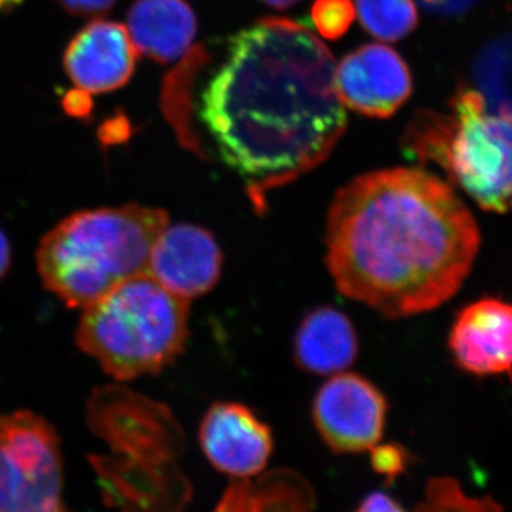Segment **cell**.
<instances>
[{"mask_svg": "<svg viewBox=\"0 0 512 512\" xmlns=\"http://www.w3.org/2000/svg\"><path fill=\"white\" fill-rule=\"evenodd\" d=\"M64 10L77 16H97L109 12L117 0H57Z\"/></svg>", "mask_w": 512, "mask_h": 512, "instance_id": "obj_19", "label": "cell"}, {"mask_svg": "<svg viewBox=\"0 0 512 512\" xmlns=\"http://www.w3.org/2000/svg\"><path fill=\"white\" fill-rule=\"evenodd\" d=\"M359 353V339L345 313L325 306L303 319L295 338L296 365L312 375L345 372Z\"/></svg>", "mask_w": 512, "mask_h": 512, "instance_id": "obj_14", "label": "cell"}, {"mask_svg": "<svg viewBox=\"0 0 512 512\" xmlns=\"http://www.w3.org/2000/svg\"><path fill=\"white\" fill-rule=\"evenodd\" d=\"M188 302L148 272L134 276L83 309L77 345L121 382L154 375L183 353Z\"/></svg>", "mask_w": 512, "mask_h": 512, "instance_id": "obj_4", "label": "cell"}, {"mask_svg": "<svg viewBox=\"0 0 512 512\" xmlns=\"http://www.w3.org/2000/svg\"><path fill=\"white\" fill-rule=\"evenodd\" d=\"M200 444L208 461L221 473L251 478L271 458V429L244 404H212L200 427Z\"/></svg>", "mask_w": 512, "mask_h": 512, "instance_id": "obj_9", "label": "cell"}, {"mask_svg": "<svg viewBox=\"0 0 512 512\" xmlns=\"http://www.w3.org/2000/svg\"><path fill=\"white\" fill-rule=\"evenodd\" d=\"M336 90L348 109L387 119L412 94V74L396 50L375 43L359 47L336 66Z\"/></svg>", "mask_w": 512, "mask_h": 512, "instance_id": "obj_8", "label": "cell"}, {"mask_svg": "<svg viewBox=\"0 0 512 512\" xmlns=\"http://www.w3.org/2000/svg\"><path fill=\"white\" fill-rule=\"evenodd\" d=\"M427 501L430 508H451V510H470V508H481L477 500H470L463 491L458 488L456 481L439 480L431 483L429 491H427Z\"/></svg>", "mask_w": 512, "mask_h": 512, "instance_id": "obj_17", "label": "cell"}, {"mask_svg": "<svg viewBox=\"0 0 512 512\" xmlns=\"http://www.w3.org/2000/svg\"><path fill=\"white\" fill-rule=\"evenodd\" d=\"M356 8L352 0H316L312 20L319 35L338 40L348 32L355 19Z\"/></svg>", "mask_w": 512, "mask_h": 512, "instance_id": "obj_16", "label": "cell"}, {"mask_svg": "<svg viewBox=\"0 0 512 512\" xmlns=\"http://www.w3.org/2000/svg\"><path fill=\"white\" fill-rule=\"evenodd\" d=\"M138 52L126 26L96 20L64 53V69L77 89L110 93L126 86L136 70Z\"/></svg>", "mask_w": 512, "mask_h": 512, "instance_id": "obj_12", "label": "cell"}, {"mask_svg": "<svg viewBox=\"0 0 512 512\" xmlns=\"http://www.w3.org/2000/svg\"><path fill=\"white\" fill-rule=\"evenodd\" d=\"M63 460L49 421L29 410L0 416V512L63 511Z\"/></svg>", "mask_w": 512, "mask_h": 512, "instance_id": "obj_6", "label": "cell"}, {"mask_svg": "<svg viewBox=\"0 0 512 512\" xmlns=\"http://www.w3.org/2000/svg\"><path fill=\"white\" fill-rule=\"evenodd\" d=\"M64 109H66L67 113L72 114V116H86L90 111L89 93L84 92V90H77L76 93L67 94L66 99H64Z\"/></svg>", "mask_w": 512, "mask_h": 512, "instance_id": "obj_21", "label": "cell"}, {"mask_svg": "<svg viewBox=\"0 0 512 512\" xmlns=\"http://www.w3.org/2000/svg\"><path fill=\"white\" fill-rule=\"evenodd\" d=\"M10 259H12V248H10L5 232L0 229V279L8 272Z\"/></svg>", "mask_w": 512, "mask_h": 512, "instance_id": "obj_22", "label": "cell"}, {"mask_svg": "<svg viewBox=\"0 0 512 512\" xmlns=\"http://www.w3.org/2000/svg\"><path fill=\"white\" fill-rule=\"evenodd\" d=\"M167 225V212L143 205L77 212L40 242V278L69 308L84 309L147 274L151 251Z\"/></svg>", "mask_w": 512, "mask_h": 512, "instance_id": "obj_3", "label": "cell"}, {"mask_svg": "<svg viewBox=\"0 0 512 512\" xmlns=\"http://www.w3.org/2000/svg\"><path fill=\"white\" fill-rule=\"evenodd\" d=\"M453 117L420 116L403 138L407 156L440 164L485 211L512 208V109L488 114L476 90H460Z\"/></svg>", "mask_w": 512, "mask_h": 512, "instance_id": "obj_5", "label": "cell"}, {"mask_svg": "<svg viewBox=\"0 0 512 512\" xmlns=\"http://www.w3.org/2000/svg\"><path fill=\"white\" fill-rule=\"evenodd\" d=\"M312 414L320 437L335 453H363L382 440L387 403L365 377L340 372L320 387Z\"/></svg>", "mask_w": 512, "mask_h": 512, "instance_id": "obj_7", "label": "cell"}, {"mask_svg": "<svg viewBox=\"0 0 512 512\" xmlns=\"http://www.w3.org/2000/svg\"><path fill=\"white\" fill-rule=\"evenodd\" d=\"M359 511H403V507L389 494L373 493L362 501Z\"/></svg>", "mask_w": 512, "mask_h": 512, "instance_id": "obj_20", "label": "cell"}, {"mask_svg": "<svg viewBox=\"0 0 512 512\" xmlns=\"http://www.w3.org/2000/svg\"><path fill=\"white\" fill-rule=\"evenodd\" d=\"M372 450L373 467L384 476L396 478L406 467L407 454L404 453L402 447L393 446V444H389V446L377 444Z\"/></svg>", "mask_w": 512, "mask_h": 512, "instance_id": "obj_18", "label": "cell"}, {"mask_svg": "<svg viewBox=\"0 0 512 512\" xmlns=\"http://www.w3.org/2000/svg\"><path fill=\"white\" fill-rule=\"evenodd\" d=\"M198 117L258 212L269 191L322 164L348 126L332 53L284 18L258 20L228 40Z\"/></svg>", "mask_w": 512, "mask_h": 512, "instance_id": "obj_1", "label": "cell"}, {"mask_svg": "<svg viewBox=\"0 0 512 512\" xmlns=\"http://www.w3.org/2000/svg\"><path fill=\"white\" fill-rule=\"evenodd\" d=\"M325 239L339 292L392 319L450 301L481 241L473 214L450 185L404 167L363 174L340 188Z\"/></svg>", "mask_w": 512, "mask_h": 512, "instance_id": "obj_2", "label": "cell"}, {"mask_svg": "<svg viewBox=\"0 0 512 512\" xmlns=\"http://www.w3.org/2000/svg\"><path fill=\"white\" fill-rule=\"evenodd\" d=\"M262 2L266 3L268 6H271V8L285 10L292 8L293 5L301 2V0H262Z\"/></svg>", "mask_w": 512, "mask_h": 512, "instance_id": "obj_23", "label": "cell"}, {"mask_svg": "<svg viewBox=\"0 0 512 512\" xmlns=\"http://www.w3.org/2000/svg\"><path fill=\"white\" fill-rule=\"evenodd\" d=\"M222 254L207 229L191 224L165 227L151 251L148 274L180 298H200L217 285Z\"/></svg>", "mask_w": 512, "mask_h": 512, "instance_id": "obj_10", "label": "cell"}, {"mask_svg": "<svg viewBox=\"0 0 512 512\" xmlns=\"http://www.w3.org/2000/svg\"><path fill=\"white\" fill-rule=\"evenodd\" d=\"M448 348L464 372L512 379V303L483 298L464 306L454 320Z\"/></svg>", "mask_w": 512, "mask_h": 512, "instance_id": "obj_11", "label": "cell"}, {"mask_svg": "<svg viewBox=\"0 0 512 512\" xmlns=\"http://www.w3.org/2000/svg\"><path fill=\"white\" fill-rule=\"evenodd\" d=\"M127 29L138 55L173 63L187 55L198 23L187 0H136L128 12Z\"/></svg>", "mask_w": 512, "mask_h": 512, "instance_id": "obj_13", "label": "cell"}, {"mask_svg": "<svg viewBox=\"0 0 512 512\" xmlns=\"http://www.w3.org/2000/svg\"><path fill=\"white\" fill-rule=\"evenodd\" d=\"M355 8L366 32L384 42L404 39L419 23L413 0H356Z\"/></svg>", "mask_w": 512, "mask_h": 512, "instance_id": "obj_15", "label": "cell"}]
</instances>
